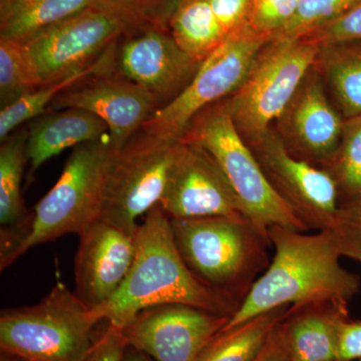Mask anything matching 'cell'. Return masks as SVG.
Instances as JSON below:
<instances>
[{"label":"cell","mask_w":361,"mask_h":361,"mask_svg":"<svg viewBox=\"0 0 361 361\" xmlns=\"http://www.w3.org/2000/svg\"><path fill=\"white\" fill-rule=\"evenodd\" d=\"M268 239L274 257L221 332L281 306L326 300L349 303L360 292V278L342 267L341 254L329 229L306 234L273 225Z\"/></svg>","instance_id":"obj_1"},{"label":"cell","mask_w":361,"mask_h":361,"mask_svg":"<svg viewBox=\"0 0 361 361\" xmlns=\"http://www.w3.org/2000/svg\"><path fill=\"white\" fill-rule=\"evenodd\" d=\"M194 306L231 318L240 301L196 276L176 245L170 218L154 206L137 232L134 262L118 291L96 311L103 322L123 329L141 311L161 304Z\"/></svg>","instance_id":"obj_2"},{"label":"cell","mask_w":361,"mask_h":361,"mask_svg":"<svg viewBox=\"0 0 361 361\" xmlns=\"http://www.w3.org/2000/svg\"><path fill=\"white\" fill-rule=\"evenodd\" d=\"M176 245L190 270L215 290L242 303L270 262L268 236L248 218L170 219Z\"/></svg>","instance_id":"obj_3"},{"label":"cell","mask_w":361,"mask_h":361,"mask_svg":"<svg viewBox=\"0 0 361 361\" xmlns=\"http://www.w3.org/2000/svg\"><path fill=\"white\" fill-rule=\"evenodd\" d=\"M180 141L200 147L211 157L229 183L244 215L266 236L273 225L307 231L266 178L250 146L235 127L225 99L199 113Z\"/></svg>","instance_id":"obj_4"},{"label":"cell","mask_w":361,"mask_h":361,"mask_svg":"<svg viewBox=\"0 0 361 361\" xmlns=\"http://www.w3.org/2000/svg\"><path fill=\"white\" fill-rule=\"evenodd\" d=\"M101 322L96 311L59 282L35 305L1 311L0 348L26 361H85Z\"/></svg>","instance_id":"obj_5"},{"label":"cell","mask_w":361,"mask_h":361,"mask_svg":"<svg viewBox=\"0 0 361 361\" xmlns=\"http://www.w3.org/2000/svg\"><path fill=\"white\" fill-rule=\"evenodd\" d=\"M114 153L109 135L75 147L58 182L35 206L13 263L32 247L68 234L80 236L99 220Z\"/></svg>","instance_id":"obj_6"},{"label":"cell","mask_w":361,"mask_h":361,"mask_svg":"<svg viewBox=\"0 0 361 361\" xmlns=\"http://www.w3.org/2000/svg\"><path fill=\"white\" fill-rule=\"evenodd\" d=\"M320 47L303 37L271 39L259 51L243 84L225 99L247 144L260 140L283 115L314 66Z\"/></svg>","instance_id":"obj_7"},{"label":"cell","mask_w":361,"mask_h":361,"mask_svg":"<svg viewBox=\"0 0 361 361\" xmlns=\"http://www.w3.org/2000/svg\"><path fill=\"white\" fill-rule=\"evenodd\" d=\"M151 25L135 11L97 1L23 44L42 87L85 70L123 37Z\"/></svg>","instance_id":"obj_8"},{"label":"cell","mask_w":361,"mask_h":361,"mask_svg":"<svg viewBox=\"0 0 361 361\" xmlns=\"http://www.w3.org/2000/svg\"><path fill=\"white\" fill-rule=\"evenodd\" d=\"M184 145L140 130L115 152L99 220L137 234V219L163 198Z\"/></svg>","instance_id":"obj_9"},{"label":"cell","mask_w":361,"mask_h":361,"mask_svg":"<svg viewBox=\"0 0 361 361\" xmlns=\"http://www.w3.org/2000/svg\"><path fill=\"white\" fill-rule=\"evenodd\" d=\"M271 39L269 35L253 32L248 25L228 35L219 49L201 63L186 89L159 109L141 130L180 141L199 113L232 96L241 87L259 51Z\"/></svg>","instance_id":"obj_10"},{"label":"cell","mask_w":361,"mask_h":361,"mask_svg":"<svg viewBox=\"0 0 361 361\" xmlns=\"http://www.w3.org/2000/svg\"><path fill=\"white\" fill-rule=\"evenodd\" d=\"M248 145L275 191L308 230L330 229L339 209L331 174L294 156L273 130Z\"/></svg>","instance_id":"obj_11"},{"label":"cell","mask_w":361,"mask_h":361,"mask_svg":"<svg viewBox=\"0 0 361 361\" xmlns=\"http://www.w3.org/2000/svg\"><path fill=\"white\" fill-rule=\"evenodd\" d=\"M229 319L186 304H161L141 311L123 332L129 345L155 361H195Z\"/></svg>","instance_id":"obj_12"},{"label":"cell","mask_w":361,"mask_h":361,"mask_svg":"<svg viewBox=\"0 0 361 361\" xmlns=\"http://www.w3.org/2000/svg\"><path fill=\"white\" fill-rule=\"evenodd\" d=\"M160 108L148 90L114 70L61 92L49 111L80 109L99 116L108 126L111 149L118 152Z\"/></svg>","instance_id":"obj_13"},{"label":"cell","mask_w":361,"mask_h":361,"mask_svg":"<svg viewBox=\"0 0 361 361\" xmlns=\"http://www.w3.org/2000/svg\"><path fill=\"white\" fill-rule=\"evenodd\" d=\"M200 66L161 26H148L126 35L116 49V73L148 90L161 108L186 89Z\"/></svg>","instance_id":"obj_14"},{"label":"cell","mask_w":361,"mask_h":361,"mask_svg":"<svg viewBox=\"0 0 361 361\" xmlns=\"http://www.w3.org/2000/svg\"><path fill=\"white\" fill-rule=\"evenodd\" d=\"M184 142L167 190L159 203L170 219L247 218L229 183L200 147Z\"/></svg>","instance_id":"obj_15"},{"label":"cell","mask_w":361,"mask_h":361,"mask_svg":"<svg viewBox=\"0 0 361 361\" xmlns=\"http://www.w3.org/2000/svg\"><path fill=\"white\" fill-rule=\"evenodd\" d=\"M278 121L288 135L281 137L294 156L323 170L329 167L341 144L345 120L327 97L314 66Z\"/></svg>","instance_id":"obj_16"},{"label":"cell","mask_w":361,"mask_h":361,"mask_svg":"<svg viewBox=\"0 0 361 361\" xmlns=\"http://www.w3.org/2000/svg\"><path fill=\"white\" fill-rule=\"evenodd\" d=\"M80 237L75 263V293L92 310L114 296L134 262L137 234L97 221Z\"/></svg>","instance_id":"obj_17"},{"label":"cell","mask_w":361,"mask_h":361,"mask_svg":"<svg viewBox=\"0 0 361 361\" xmlns=\"http://www.w3.org/2000/svg\"><path fill=\"white\" fill-rule=\"evenodd\" d=\"M348 303L326 300L291 306L282 325L291 361H336Z\"/></svg>","instance_id":"obj_18"},{"label":"cell","mask_w":361,"mask_h":361,"mask_svg":"<svg viewBox=\"0 0 361 361\" xmlns=\"http://www.w3.org/2000/svg\"><path fill=\"white\" fill-rule=\"evenodd\" d=\"M27 132L20 130L2 141L0 148V268L13 264V256L25 238L32 213L21 195L25 164Z\"/></svg>","instance_id":"obj_19"},{"label":"cell","mask_w":361,"mask_h":361,"mask_svg":"<svg viewBox=\"0 0 361 361\" xmlns=\"http://www.w3.org/2000/svg\"><path fill=\"white\" fill-rule=\"evenodd\" d=\"M37 118L27 130L26 156L30 170L71 147L99 141L109 135V128L99 116L80 109L52 111Z\"/></svg>","instance_id":"obj_20"},{"label":"cell","mask_w":361,"mask_h":361,"mask_svg":"<svg viewBox=\"0 0 361 361\" xmlns=\"http://www.w3.org/2000/svg\"><path fill=\"white\" fill-rule=\"evenodd\" d=\"M314 66L344 120L361 116V44L319 45Z\"/></svg>","instance_id":"obj_21"},{"label":"cell","mask_w":361,"mask_h":361,"mask_svg":"<svg viewBox=\"0 0 361 361\" xmlns=\"http://www.w3.org/2000/svg\"><path fill=\"white\" fill-rule=\"evenodd\" d=\"M97 0H0V39L25 44Z\"/></svg>","instance_id":"obj_22"},{"label":"cell","mask_w":361,"mask_h":361,"mask_svg":"<svg viewBox=\"0 0 361 361\" xmlns=\"http://www.w3.org/2000/svg\"><path fill=\"white\" fill-rule=\"evenodd\" d=\"M168 30L178 47L200 63L219 49L228 37L209 0L183 2L171 16Z\"/></svg>","instance_id":"obj_23"},{"label":"cell","mask_w":361,"mask_h":361,"mask_svg":"<svg viewBox=\"0 0 361 361\" xmlns=\"http://www.w3.org/2000/svg\"><path fill=\"white\" fill-rule=\"evenodd\" d=\"M118 42L109 47L106 51L85 70L78 71L61 82L39 87L35 92L20 97L14 103L4 106L0 111V139L6 140L16 128L32 118L49 111V106L61 92L71 89L73 85L84 82L87 78L115 70Z\"/></svg>","instance_id":"obj_24"},{"label":"cell","mask_w":361,"mask_h":361,"mask_svg":"<svg viewBox=\"0 0 361 361\" xmlns=\"http://www.w3.org/2000/svg\"><path fill=\"white\" fill-rule=\"evenodd\" d=\"M291 306L257 316L215 337L195 361H252L265 345L272 330L284 319Z\"/></svg>","instance_id":"obj_25"},{"label":"cell","mask_w":361,"mask_h":361,"mask_svg":"<svg viewBox=\"0 0 361 361\" xmlns=\"http://www.w3.org/2000/svg\"><path fill=\"white\" fill-rule=\"evenodd\" d=\"M336 180L339 208L361 202V116L344 121L341 144L325 169Z\"/></svg>","instance_id":"obj_26"},{"label":"cell","mask_w":361,"mask_h":361,"mask_svg":"<svg viewBox=\"0 0 361 361\" xmlns=\"http://www.w3.org/2000/svg\"><path fill=\"white\" fill-rule=\"evenodd\" d=\"M42 87L39 71L25 44L0 39V99L8 106Z\"/></svg>","instance_id":"obj_27"},{"label":"cell","mask_w":361,"mask_h":361,"mask_svg":"<svg viewBox=\"0 0 361 361\" xmlns=\"http://www.w3.org/2000/svg\"><path fill=\"white\" fill-rule=\"evenodd\" d=\"M360 6L361 0H300L294 18L272 39H293L302 37Z\"/></svg>","instance_id":"obj_28"},{"label":"cell","mask_w":361,"mask_h":361,"mask_svg":"<svg viewBox=\"0 0 361 361\" xmlns=\"http://www.w3.org/2000/svg\"><path fill=\"white\" fill-rule=\"evenodd\" d=\"M300 0H251L249 27L273 37L288 25L298 11Z\"/></svg>","instance_id":"obj_29"},{"label":"cell","mask_w":361,"mask_h":361,"mask_svg":"<svg viewBox=\"0 0 361 361\" xmlns=\"http://www.w3.org/2000/svg\"><path fill=\"white\" fill-rule=\"evenodd\" d=\"M329 230L341 256L361 263V202L341 207Z\"/></svg>","instance_id":"obj_30"},{"label":"cell","mask_w":361,"mask_h":361,"mask_svg":"<svg viewBox=\"0 0 361 361\" xmlns=\"http://www.w3.org/2000/svg\"><path fill=\"white\" fill-rule=\"evenodd\" d=\"M300 37L311 40L318 45L341 42L361 44V6L336 20L318 26Z\"/></svg>","instance_id":"obj_31"},{"label":"cell","mask_w":361,"mask_h":361,"mask_svg":"<svg viewBox=\"0 0 361 361\" xmlns=\"http://www.w3.org/2000/svg\"><path fill=\"white\" fill-rule=\"evenodd\" d=\"M209 4L227 37L248 25L251 0H209Z\"/></svg>","instance_id":"obj_32"},{"label":"cell","mask_w":361,"mask_h":361,"mask_svg":"<svg viewBox=\"0 0 361 361\" xmlns=\"http://www.w3.org/2000/svg\"><path fill=\"white\" fill-rule=\"evenodd\" d=\"M361 360V319L343 323L339 334L337 360Z\"/></svg>","instance_id":"obj_33"},{"label":"cell","mask_w":361,"mask_h":361,"mask_svg":"<svg viewBox=\"0 0 361 361\" xmlns=\"http://www.w3.org/2000/svg\"><path fill=\"white\" fill-rule=\"evenodd\" d=\"M252 361H291L282 322L272 330L265 345Z\"/></svg>","instance_id":"obj_34"},{"label":"cell","mask_w":361,"mask_h":361,"mask_svg":"<svg viewBox=\"0 0 361 361\" xmlns=\"http://www.w3.org/2000/svg\"><path fill=\"white\" fill-rule=\"evenodd\" d=\"M97 1L130 9L142 14L154 25L166 27L161 20V0H97Z\"/></svg>","instance_id":"obj_35"},{"label":"cell","mask_w":361,"mask_h":361,"mask_svg":"<svg viewBox=\"0 0 361 361\" xmlns=\"http://www.w3.org/2000/svg\"><path fill=\"white\" fill-rule=\"evenodd\" d=\"M187 0H163V6H161V20L164 25L168 27V21L170 20L171 16L176 11L180 4Z\"/></svg>","instance_id":"obj_36"},{"label":"cell","mask_w":361,"mask_h":361,"mask_svg":"<svg viewBox=\"0 0 361 361\" xmlns=\"http://www.w3.org/2000/svg\"><path fill=\"white\" fill-rule=\"evenodd\" d=\"M122 361H155L153 358L149 357L148 355L139 350V349L135 348L134 346L128 345L126 349L125 355Z\"/></svg>","instance_id":"obj_37"},{"label":"cell","mask_w":361,"mask_h":361,"mask_svg":"<svg viewBox=\"0 0 361 361\" xmlns=\"http://www.w3.org/2000/svg\"><path fill=\"white\" fill-rule=\"evenodd\" d=\"M0 361H26L23 360V358L18 357L16 355H8V353H1V357H0Z\"/></svg>","instance_id":"obj_38"},{"label":"cell","mask_w":361,"mask_h":361,"mask_svg":"<svg viewBox=\"0 0 361 361\" xmlns=\"http://www.w3.org/2000/svg\"><path fill=\"white\" fill-rule=\"evenodd\" d=\"M336 361H341V360H336Z\"/></svg>","instance_id":"obj_39"},{"label":"cell","mask_w":361,"mask_h":361,"mask_svg":"<svg viewBox=\"0 0 361 361\" xmlns=\"http://www.w3.org/2000/svg\"><path fill=\"white\" fill-rule=\"evenodd\" d=\"M357 361H361V360H357Z\"/></svg>","instance_id":"obj_40"}]
</instances>
